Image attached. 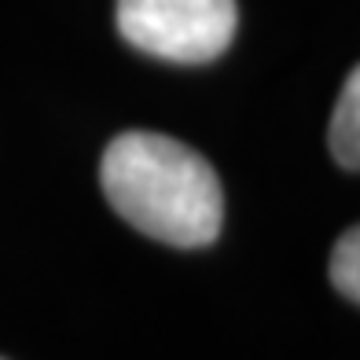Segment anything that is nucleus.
I'll return each mask as SVG.
<instances>
[{
	"label": "nucleus",
	"mask_w": 360,
	"mask_h": 360,
	"mask_svg": "<svg viewBox=\"0 0 360 360\" xmlns=\"http://www.w3.org/2000/svg\"><path fill=\"white\" fill-rule=\"evenodd\" d=\"M100 184L118 217L158 243L191 250L221 236V180L199 151L173 136L143 129L114 136L103 151Z\"/></svg>",
	"instance_id": "f257e3e1"
},
{
	"label": "nucleus",
	"mask_w": 360,
	"mask_h": 360,
	"mask_svg": "<svg viewBox=\"0 0 360 360\" xmlns=\"http://www.w3.org/2000/svg\"><path fill=\"white\" fill-rule=\"evenodd\" d=\"M118 34L169 63H210L236 37V0H118Z\"/></svg>",
	"instance_id": "f03ea898"
},
{
	"label": "nucleus",
	"mask_w": 360,
	"mask_h": 360,
	"mask_svg": "<svg viewBox=\"0 0 360 360\" xmlns=\"http://www.w3.org/2000/svg\"><path fill=\"white\" fill-rule=\"evenodd\" d=\"M327 140H331V155H335L338 166L356 173V166H360V74L356 70L346 77V85H342Z\"/></svg>",
	"instance_id": "7ed1b4c3"
},
{
	"label": "nucleus",
	"mask_w": 360,
	"mask_h": 360,
	"mask_svg": "<svg viewBox=\"0 0 360 360\" xmlns=\"http://www.w3.org/2000/svg\"><path fill=\"white\" fill-rule=\"evenodd\" d=\"M331 280H335L338 294H346L349 302L360 298V232H356V228H349V232L335 243Z\"/></svg>",
	"instance_id": "20e7f679"
}]
</instances>
